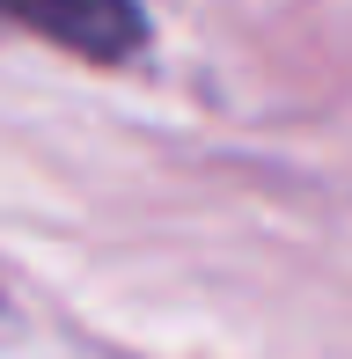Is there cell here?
<instances>
[{
  "label": "cell",
  "mask_w": 352,
  "mask_h": 359,
  "mask_svg": "<svg viewBox=\"0 0 352 359\" xmlns=\"http://www.w3.org/2000/svg\"><path fill=\"white\" fill-rule=\"evenodd\" d=\"M0 15L67 44V52H81V59H125L147 37L140 0H0Z\"/></svg>",
  "instance_id": "6da1fadb"
}]
</instances>
